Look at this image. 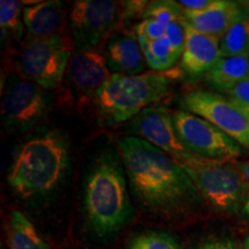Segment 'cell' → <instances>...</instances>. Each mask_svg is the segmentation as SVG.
<instances>
[{
    "label": "cell",
    "instance_id": "6da1fadb",
    "mask_svg": "<svg viewBox=\"0 0 249 249\" xmlns=\"http://www.w3.org/2000/svg\"><path fill=\"white\" fill-rule=\"evenodd\" d=\"M118 148L130 189L143 207L171 214L200 202L194 182L166 152L139 136L124 138Z\"/></svg>",
    "mask_w": 249,
    "mask_h": 249
},
{
    "label": "cell",
    "instance_id": "7a4b0ae2",
    "mask_svg": "<svg viewBox=\"0 0 249 249\" xmlns=\"http://www.w3.org/2000/svg\"><path fill=\"white\" fill-rule=\"evenodd\" d=\"M127 174L120 155L104 151L90 166L85 181V210L90 229L98 238L117 233L132 214Z\"/></svg>",
    "mask_w": 249,
    "mask_h": 249
},
{
    "label": "cell",
    "instance_id": "3957f363",
    "mask_svg": "<svg viewBox=\"0 0 249 249\" xmlns=\"http://www.w3.org/2000/svg\"><path fill=\"white\" fill-rule=\"evenodd\" d=\"M70 166L67 140L58 132L34 136L18 149L7 180L12 189L24 198L53 192Z\"/></svg>",
    "mask_w": 249,
    "mask_h": 249
},
{
    "label": "cell",
    "instance_id": "277c9868",
    "mask_svg": "<svg viewBox=\"0 0 249 249\" xmlns=\"http://www.w3.org/2000/svg\"><path fill=\"white\" fill-rule=\"evenodd\" d=\"M178 75L173 71H145L140 75L113 74L102 87L93 104L99 116L112 124L136 118L169 92L171 81Z\"/></svg>",
    "mask_w": 249,
    "mask_h": 249
},
{
    "label": "cell",
    "instance_id": "5b68a950",
    "mask_svg": "<svg viewBox=\"0 0 249 249\" xmlns=\"http://www.w3.org/2000/svg\"><path fill=\"white\" fill-rule=\"evenodd\" d=\"M194 182L201 197L213 209L225 214L240 213L248 191V182L235 161L205 160L192 156L178 161Z\"/></svg>",
    "mask_w": 249,
    "mask_h": 249
},
{
    "label": "cell",
    "instance_id": "8992f818",
    "mask_svg": "<svg viewBox=\"0 0 249 249\" xmlns=\"http://www.w3.org/2000/svg\"><path fill=\"white\" fill-rule=\"evenodd\" d=\"M74 43L66 33L51 38L26 42L20 55V71L44 90L55 89L64 80Z\"/></svg>",
    "mask_w": 249,
    "mask_h": 249
},
{
    "label": "cell",
    "instance_id": "52a82bcc",
    "mask_svg": "<svg viewBox=\"0 0 249 249\" xmlns=\"http://www.w3.org/2000/svg\"><path fill=\"white\" fill-rule=\"evenodd\" d=\"M1 118L8 132H26L44 118L51 107L46 90L20 73L7 76L2 88Z\"/></svg>",
    "mask_w": 249,
    "mask_h": 249
},
{
    "label": "cell",
    "instance_id": "ba28073f",
    "mask_svg": "<svg viewBox=\"0 0 249 249\" xmlns=\"http://www.w3.org/2000/svg\"><path fill=\"white\" fill-rule=\"evenodd\" d=\"M174 129L186 150L205 160L234 161L244 148L209 121L186 110L172 113Z\"/></svg>",
    "mask_w": 249,
    "mask_h": 249
},
{
    "label": "cell",
    "instance_id": "9c48e42d",
    "mask_svg": "<svg viewBox=\"0 0 249 249\" xmlns=\"http://www.w3.org/2000/svg\"><path fill=\"white\" fill-rule=\"evenodd\" d=\"M123 18V2L79 0L70 14L71 31L76 52L96 50L116 29Z\"/></svg>",
    "mask_w": 249,
    "mask_h": 249
},
{
    "label": "cell",
    "instance_id": "30bf717a",
    "mask_svg": "<svg viewBox=\"0 0 249 249\" xmlns=\"http://www.w3.org/2000/svg\"><path fill=\"white\" fill-rule=\"evenodd\" d=\"M186 111L203 118L219 128L241 147L249 149V110L230 97L207 90H194L183 95Z\"/></svg>",
    "mask_w": 249,
    "mask_h": 249
},
{
    "label": "cell",
    "instance_id": "8fae6325",
    "mask_svg": "<svg viewBox=\"0 0 249 249\" xmlns=\"http://www.w3.org/2000/svg\"><path fill=\"white\" fill-rule=\"evenodd\" d=\"M111 75L107 58L97 50L75 52L64 76L66 98L79 107L93 102Z\"/></svg>",
    "mask_w": 249,
    "mask_h": 249
},
{
    "label": "cell",
    "instance_id": "7c38bea8",
    "mask_svg": "<svg viewBox=\"0 0 249 249\" xmlns=\"http://www.w3.org/2000/svg\"><path fill=\"white\" fill-rule=\"evenodd\" d=\"M133 124L139 138L166 152L177 161L186 160L193 156L186 150L177 135L172 113L167 107L157 105L144 108L135 118Z\"/></svg>",
    "mask_w": 249,
    "mask_h": 249
},
{
    "label": "cell",
    "instance_id": "4fadbf2b",
    "mask_svg": "<svg viewBox=\"0 0 249 249\" xmlns=\"http://www.w3.org/2000/svg\"><path fill=\"white\" fill-rule=\"evenodd\" d=\"M180 20L186 30L185 49L181 55L182 70L189 76L205 75L222 59L220 39L193 29L183 17Z\"/></svg>",
    "mask_w": 249,
    "mask_h": 249
},
{
    "label": "cell",
    "instance_id": "5bb4252c",
    "mask_svg": "<svg viewBox=\"0 0 249 249\" xmlns=\"http://www.w3.org/2000/svg\"><path fill=\"white\" fill-rule=\"evenodd\" d=\"M246 15L247 13L240 1L214 0L213 4L204 11L183 13V18L193 29L222 40L230 28Z\"/></svg>",
    "mask_w": 249,
    "mask_h": 249
},
{
    "label": "cell",
    "instance_id": "9a60e30c",
    "mask_svg": "<svg viewBox=\"0 0 249 249\" xmlns=\"http://www.w3.org/2000/svg\"><path fill=\"white\" fill-rule=\"evenodd\" d=\"M23 22L28 42L51 38L65 31V9L60 1L36 2L23 8Z\"/></svg>",
    "mask_w": 249,
    "mask_h": 249
},
{
    "label": "cell",
    "instance_id": "2e32d148",
    "mask_svg": "<svg viewBox=\"0 0 249 249\" xmlns=\"http://www.w3.org/2000/svg\"><path fill=\"white\" fill-rule=\"evenodd\" d=\"M105 58L113 74L140 75L148 66L139 40L124 33L113 34L108 38Z\"/></svg>",
    "mask_w": 249,
    "mask_h": 249
},
{
    "label": "cell",
    "instance_id": "e0dca14e",
    "mask_svg": "<svg viewBox=\"0 0 249 249\" xmlns=\"http://www.w3.org/2000/svg\"><path fill=\"white\" fill-rule=\"evenodd\" d=\"M205 79L226 93L238 83L249 80V55L222 58L205 74Z\"/></svg>",
    "mask_w": 249,
    "mask_h": 249
},
{
    "label": "cell",
    "instance_id": "ac0fdd59",
    "mask_svg": "<svg viewBox=\"0 0 249 249\" xmlns=\"http://www.w3.org/2000/svg\"><path fill=\"white\" fill-rule=\"evenodd\" d=\"M9 249H50L35 226L18 210H13L7 225Z\"/></svg>",
    "mask_w": 249,
    "mask_h": 249
},
{
    "label": "cell",
    "instance_id": "d6986e66",
    "mask_svg": "<svg viewBox=\"0 0 249 249\" xmlns=\"http://www.w3.org/2000/svg\"><path fill=\"white\" fill-rule=\"evenodd\" d=\"M138 40L141 45L147 65L151 68L152 71H157V73L169 71L182 55L173 48L166 37L152 40V42L144 39Z\"/></svg>",
    "mask_w": 249,
    "mask_h": 249
},
{
    "label": "cell",
    "instance_id": "ffe728a7",
    "mask_svg": "<svg viewBox=\"0 0 249 249\" xmlns=\"http://www.w3.org/2000/svg\"><path fill=\"white\" fill-rule=\"evenodd\" d=\"M222 58L249 55V15L247 14L230 28L220 40Z\"/></svg>",
    "mask_w": 249,
    "mask_h": 249
},
{
    "label": "cell",
    "instance_id": "44dd1931",
    "mask_svg": "<svg viewBox=\"0 0 249 249\" xmlns=\"http://www.w3.org/2000/svg\"><path fill=\"white\" fill-rule=\"evenodd\" d=\"M22 2L17 0L0 1V27H1L2 44L8 37L20 39L23 33Z\"/></svg>",
    "mask_w": 249,
    "mask_h": 249
},
{
    "label": "cell",
    "instance_id": "7402d4cb",
    "mask_svg": "<svg viewBox=\"0 0 249 249\" xmlns=\"http://www.w3.org/2000/svg\"><path fill=\"white\" fill-rule=\"evenodd\" d=\"M128 249H182L179 242L164 232H145L134 236Z\"/></svg>",
    "mask_w": 249,
    "mask_h": 249
},
{
    "label": "cell",
    "instance_id": "603a6c76",
    "mask_svg": "<svg viewBox=\"0 0 249 249\" xmlns=\"http://www.w3.org/2000/svg\"><path fill=\"white\" fill-rule=\"evenodd\" d=\"M183 17L182 9L177 1H152L149 2L147 9L142 14L144 18H152L166 26L178 21Z\"/></svg>",
    "mask_w": 249,
    "mask_h": 249
},
{
    "label": "cell",
    "instance_id": "cb8c5ba5",
    "mask_svg": "<svg viewBox=\"0 0 249 249\" xmlns=\"http://www.w3.org/2000/svg\"><path fill=\"white\" fill-rule=\"evenodd\" d=\"M134 30H135L138 39L152 42V40L164 38L166 36L167 26L152 18H144L142 22L136 24Z\"/></svg>",
    "mask_w": 249,
    "mask_h": 249
},
{
    "label": "cell",
    "instance_id": "d4e9b609",
    "mask_svg": "<svg viewBox=\"0 0 249 249\" xmlns=\"http://www.w3.org/2000/svg\"><path fill=\"white\" fill-rule=\"evenodd\" d=\"M166 37L170 40V43L179 53L182 54L183 49H185L186 43V30L185 27L181 22V20L174 21V22L170 23L167 26L166 30Z\"/></svg>",
    "mask_w": 249,
    "mask_h": 249
},
{
    "label": "cell",
    "instance_id": "484cf974",
    "mask_svg": "<svg viewBox=\"0 0 249 249\" xmlns=\"http://www.w3.org/2000/svg\"><path fill=\"white\" fill-rule=\"evenodd\" d=\"M226 95L239 105L249 110V80L242 81L226 92Z\"/></svg>",
    "mask_w": 249,
    "mask_h": 249
},
{
    "label": "cell",
    "instance_id": "4316f807",
    "mask_svg": "<svg viewBox=\"0 0 249 249\" xmlns=\"http://www.w3.org/2000/svg\"><path fill=\"white\" fill-rule=\"evenodd\" d=\"M214 0H180L178 5L182 9V13H195L210 7Z\"/></svg>",
    "mask_w": 249,
    "mask_h": 249
},
{
    "label": "cell",
    "instance_id": "83f0119b",
    "mask_svg": "<svg viewBox=\"0 0 249 249\" xmlns=\"http://www.w3.org/2000/svg\"><path fill=\"white\" fill-rule=\"evenodd\" d=\"M149 5L148 1H124L123 2V18L121 21L124 18H129L135 17L136 14H143Z\"/></svg>",
    "mask_w": 249,
    "mask_h": 249
},
{
    "label": "cell",
    "instance_id": "f1b7e54d",
    "mask_svg": "<svg viewBox=\"0 0 249 249\" xmlns=\"http://www.w3.org/2000/svg\"><path fill=\"white\" fill-rule=\"evenodd\" d=\"M198 249H241L230 239H211L202 244Z\"/></svg>",
    "mask_w": 249,
    "mask_h": 249
},
{
    "label": "cell",
    "instance_id": "f546056e",
    "mask_svg": "<svg viewBox=\"0 0 249 249\" xmlns=\"http://www.w3.org/2000/svg\"><path fill=\"white\" fill-rule=\"evenodd\" d=\"M236 167H238L240 173L242 174L246 181L249 183V160H244V161H235Z\"/></svg>",
    "mask_w": 249,
    "mask_h": 249
},
{
    "label": "cell",
    "instance_id": "4dcf8cb0",
    "mask_svg": "<svg viewBox=\"0 0 249 249\" xmlns=\"http://www.w3.org/2000/svg\"><path fill=\"white\" fill-rule=\"evenodd\" d=\"M240 216L244 218V219L248 220V222H249V183H248L247 195H246L244 205H242L241 211H240Z\"/></svg>",
    "mask_w": 249,
    "mask_h": 249
},
{
    "label": "cell",
    "instance_id": "1f68e13d",
    "mask_svg": "<svg viewBox=\"0 0 249 249\" xmlns=\"http://www.w3.org/2000/svg\"><path fill=\"white\" fill-rule=\"evenodd\" d=\"M242 7H244L245 12L249 15V1H240Z\"/></svg>",
    "mask_w": 249,
    "mask_h": 249
},
{
    "label": "cell",
    "instance_id": "d6a6232c",
    "mask_svg": "<svg viewBox=\"0 0 249 249\" xmlns=\"http://www.w3.org/2000/svg\"><path fill=\"white\" fill-rule=\"evenodd\" d=\"M242 249H249V234L246 236L245 242H244V248Z\"/></svg>",
    "mask_w": 249,
    "mask_h": 249
},
{
    "label": "cell",
    "instance_id": "836d02e7",
    "mask_svg": "<svg viewBox=\"0 0 249 249\" xmlns=\"http://www.w3.org/2000/svg\"><path fill=\"white\" fill-rule=\"evenodd\" d=\"M1 249H4V248H1Z\"/></svg>",
    "mask_w": 249,
    "mask_h": 249
}]
</instances>
